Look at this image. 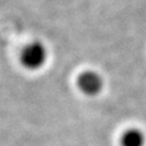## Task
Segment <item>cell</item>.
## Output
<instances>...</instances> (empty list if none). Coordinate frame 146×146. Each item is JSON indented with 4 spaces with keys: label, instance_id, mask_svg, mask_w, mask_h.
Here are the masks:
<instances>
[{
    "label": "cell",
    "instance_id": "obj_1",
    "mask_svg": "<svg viewBox=\"0 0 146 146\" xmlns=\"http://www.w3.org/2000/svg\"><path fill=\"white\" fill-rule=\"evenodd\" d=\"M47 49L41 42L34 41L27 44L21 53L22 65L27 69L36 70L43 66L47 61Z\"/></svg>",
    "mask_w": 146,
    "mask_h": 146
},
{
    "label": "cell",
    "instance_id": "obj_2",
    "mask_svg": "<svg viewBox=\"0 0 146 146\" xmlns=\"http://www.w3.org/2000/svg\"><path fill=\"white\" fill-rule=\"evenodd\" d=\"M77 84L82 93L87 95H96L103 88V79L96 72L86 70L79 75Z\"/></svg>",
    "mask_w": 146,
    "mask_h": 146
},
{
    "label": "cell",
    "instance_id": "obj_3",
    "mask_svg": "<svg viewBox=\"0 0 146 146\" xmlns=\"http://www.w3.org/2000/svg\"><path fill=\"white\" fill-rule=\"evenodd\" d=\"M120 143L121 146H145L146 136L140 129L130 128L122 133Z\"/></svg>",
    "mask_w": 146,
    "mask_h": 146
}]
</instances>
